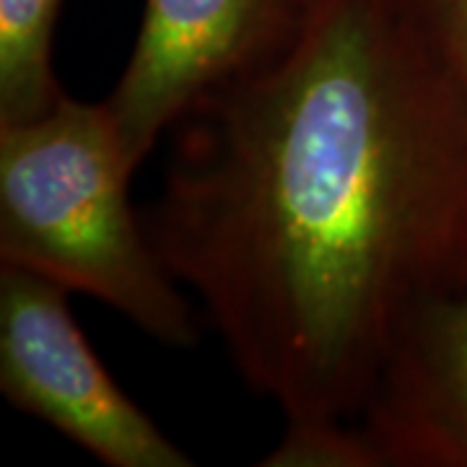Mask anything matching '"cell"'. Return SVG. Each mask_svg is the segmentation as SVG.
<instances>
[{
  "label": "cell",
  "instance_id": "277c9868",
  "mask_svg": "<svg viewBox=\"0 0 467 467\" xmlns=\"http://www.w3.org/2000/svg\"><path fill=\"white\" fill-rule=\"evenodd\" d=\"M267 467H467V285L420 306L358 413L284 429Z\"/></svg>",
  "mask_w": 467,
  "mask_h": 467
},
{
  "label": "cell",
  "instance_id": "7a4b0ae2",
  "mask_svg": "<svg viewBox=\"0 0 467 467\" xmlns=\"http://www.w3.org/2000/svg\"><path fill=\"white\" fill-rule=\"evenodd\" d=\"M128 164L104 101L66 97L0 125V265L109 306L169 348L201 340V312L130 202Z\"/></svg>",
  "mask_w": 467,
  "mask_h": 467
},
{
  "label": "cell",
  "instance_id": "8992f818",
  "mask_svg": "<svg viewBox=\"0 0 467 467\" xmlns=\"http://www.w3.org/2000/svg\"><path fill=\"white\" fill-rule=\"evenodd\" d=\"M63 0H0V125L52 112L67 94L55 73Z\"/></svg>",
  "mask_w": 467,
  "mask_h": 467
},
{
  "label": "cell",
  "instance_id": "6da1fadb",
  "mask_svg": "<svg viewBox=\"0 0 467 467\" xmlns=\"http://www.w3.org/2000/svg\"><path fill=\"white\" fill-rule=\"evenodd\" d=\"M146 229L285 429L358 413L420 306L467 285V88L384 0H309L169 133Z\"/></svg>",
  "mask_w": 467,
  "mask_h": 467
},
{
  "label": "cell",
  "instance_id": "5b68a950",
  "mask_svg": "<svg viewBox=\"0 0 467 467\" xmlns=\"http://www.w3.org/2000/svg\"><path fill=\"white\" fill-rule=\"evenodd\" d=\"M309 0H146L130 57L104 107L138 171L195 104L270 63Z\"/></svg>",
  "mask_w": 467,
  "mask_h": 467
},
{
  "label": "cell",
  "instance_id": "3957f363",
  "mask_svg": "<svg viewBox=\"0 0 467 467\" xmlns=\"http://www.w3.org/2000/svg\"><path fill=\"white\" fill-rule=\"evenodd\" d=\"M70 291L0 265V389L26 416L109 467H192L117 384L70 312Z\"/></svg>",
  "mask_w": 467,
  "mask_h": 467
},
{
  "label": "cell",
  "instance_id": "52a82bcc",
  "mask_svg": "<svg viewBox=\"0 0 467 467\" xmlns=\"http://www.w3.org/2000/svg\"><path fill=\"white\" fill-rule=\"evenodd\" d=\"M467 88V0H384Z\"/></svg>",
  "mask_w": 467,
  "mask_h": 467
}]
</instances>
